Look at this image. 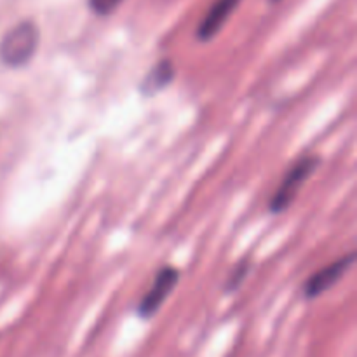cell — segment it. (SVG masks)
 Returning <instances> with one entry per match:
<instances>
[{"mask_svg": "<svg viewBox=\"0 0 357 357\" xmlns=\"http://www.w3.org/2000/svg\"><path fill=\"white\" fill-rule=\"evenodd\" d=\"M250 268H251V261L250 260H243L241 264H237L236 267H234V271L230 272L229 279H227L225 291L227 293H234L237 288H241V284L244 282L246 275L250 274Z\"/></svg>", "mask_w": 357, "mask_h": 357, "instance_id": "cell-7", "label": "cell"}, {"mask_svg": "<svg viewBox=\"0 0 357 357\" xmlns=\"http://www.w3.org/2000/svg\"><path fill=\"white\" fill-rule=\"evenodd\" d=\"M241 3V0H216L209 10L206 13V16L202 17V21L197 26V38L201 42H208L218 33L223 28V24L227 23V20L230 17V14L237 9V6Z\"/></svg>", "mask_w": 357, "mask_h": 357, "instance_id": "cell-5", "label": "cell"}, {"mask_svg": "<svg viewBox=\"0 0 357 357\" xmlns=\"http://www.w3.org/2000/svg\"><path fill=\"white\" fill-rule=\"evenodd\" d=\"M178 281H180V271L171 265L160 268L157 272L155 279H153L152 288L146 291V295L143 296L142 302L138 305V314L143 319H150L152 316H155L159 312V309L162 307V303L169 298V295L173 293V289L176 288Z\"/></svg>", "mask_w": 357, "mask_h": 357, "instance_id": "cell-3", "label": "cell"}, {"mask_svg": "<svg viewBox=\"0 0 357 357\" xmlns=\"http://www.w3.org/2000/svg\"><path fill=\"white\" fill-rule=\"evenodd\" d=\"M174 75H176V68H174L173 61L171 59H160L143 77L139 89L145 96H153V94L166 89L173 82Z\"/></svg>", "mask_w": 357, "mask_h": 357, "instance_id": "cell-6", "label": "cell"}, {"mask_svg": "<svg viewBox=\"0 0 357 357\" xmlns=\"http://www.w3.org/2000/svg\"><path fill=\"white\" fill-rule=\"evenodd\" d=\"M124 0H87V6L96 16H108L114 13Z\"/></svg>", "mask_w": 357, "mask_h": 357, "instance_id": "cell-8", "label": "cell"}, {"mask_svg": "<svg viewBox=\"0 0 357 357\" xmlns=\"http://www.w3.org/2000/svg\"><path fill=\"white\" fill-rule=\"evenodd\" d=\"M319 162L321 159L317 155H305L300 160H296L291 166V169L284 174L275 194L272 195L271 202H268V209L272 213H275V215L286 211L291 206V202L296 199V195H298L300 187L319 167Z\"/></svg>", "mask_w": 357, "mask_h": 357, "instance_id": "cell-2", "label": "cell"}, {"mask_svg": "<svg viewBox=\"0 0 357 357\" xmlns=\"http://www.w3.org/2000/svg\"><path fill=\"white\" fill-rule=\"evenodd\" d=\"M272 2H279V0H272Z\"/></svg>", "mask_w": 357, "mask_h": 357, "instance_id": "cell-9", "label": "cell"}, {"mask_svg": "<svg viewBox=\"0 0 357 357\" xmlns=\"http://www.w3.org/2000/svg\"><path fill=\"white\" fill-rule=\"evenodd\" d=\"M40 42L38 26L33 21H20L0 40V61L9 68H21L33 59Z\"/></svg>", "mask_w": 357, "mask_h": 357, "instance_id": "cell-1", "label": "cell"}, {"mask_svg": "<svg viewBox=\"0 0 357 357\" xmlns=\"http://www.w3.org/2000/svg\"><path fill=\"white\" fill-rule=\"evenodd\" d=\"M354 261H356V253L344 255L342 258L335 260L333 264L326 265V267L321 268L319 272L310 275L309 281H307L305 286H303V295H305V298L309 300L317 298V296L326 293L330 288H333V286L337 284L345 274H347V271L352 267Z\"/></svg>", "mask_w": 357, "mask_h": 357, "instance_id": "cell-4", "label": "cell"}]
</instances>
